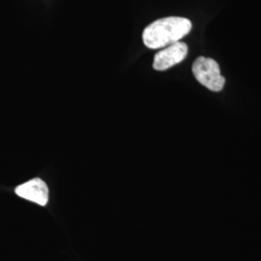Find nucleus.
<instances>
[{
	"label": "nucleus",
	"instance_id": "1",
	"mask_svg": "<svg viewBox=\"0 0 261 261\" xmlns=\"http://www.w3.org/2000/svg\"><path fill=\"white\" fill-rule=\"evenodd\" d=\"M190 19L181 17H168L157 19L143 30L144 45L152 49L167 47L179 42L192 30Z\"/></svg>",
	"mask_w": 261,
	"mask_h": 261
},
{
	"label": "nucleus",
	"instance_id": "2",
	"mask_svg": "<svg viewBox=\"0 0 261 261\" xmlns=\"http://www.w3.org/2000/svg\"><path fill=\"white\" fill-rule=\"evenodd\" d=\"M193 73L196 81L211 91L223 90L225 80L221 75L220 66L214 59L200 56L196 58L193 65Z\"/></svg>",
	"mask_w": 261,
	"mask_h": 261
},
{
	"label": "nucleus",
	"instance_id": "3",
	"mask_svg": "<svg viewBox=\"0 0 261 261\" xmlns=\"http://www.w3.org/2000/svg\"><path fill=\"white\" fill-rule=\"evenodd\" d=\"M188 55V46L183 42H177L165 47L156 54L153 68L156 71H166L169 68L182 62Z\"/></svg>",
	"mask_w": 261,
	"mask_h": 261
},
{
	"label": "nucleus",
	"instance_id": "4",
	"mask_svg": "<svg viewBox=\"0 0 261 261\" xmlns=\"http://www.w3.org/2000/svg\"><path fill=\"white\" fill-rule=\"evenodd\" d=\"M15 192L19 197L35 202L39 205H46L48 200L47 184L39 178L32 179L24 184L19 185L16 188Z\"/></svg>",
	"mask_w": 261,
	"mask_h": 261
}]
</instances>
